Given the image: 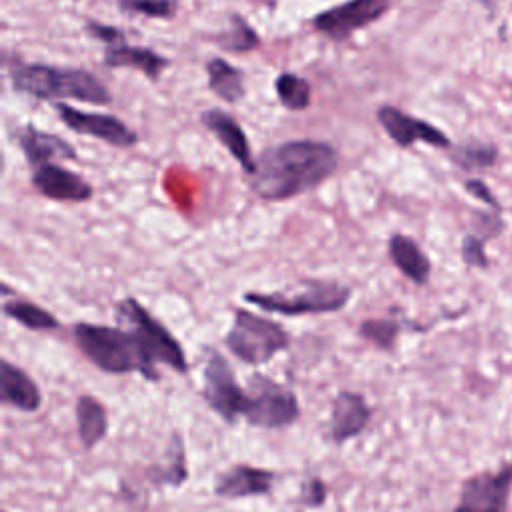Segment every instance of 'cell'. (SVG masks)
I'll return each mask as SVG.
<instances>
[{
  "label": "cell",
  "mask_w": 512,
  "mask_h": 512,
  "mask_svg": "<svg viewBox=\"0 0 512 512\" xmlns=\"http://www.w3.org/2000/svg\"><path fill=\"white\" fill-rule=\"evenodd\" d=\"M118 326L76 322L72 338L82 356L106 374H138L160 380L158 364L178 374L188 372V358L178 338L136 298L116 302Z\"/></svg>",
  "instance_id": "cell-1"
},
{
  "label": "cell",
  "mask_w": 512,
  "mask_h": 512,
  "mask_svg": "<svg viewBox=\"0 0 512 512\" xmlns=\"http://www.w3.org/2000/svg\"><path fill=\"white\" fill-rule=\"evenodd\" d=\"M338 150L324 140L298 138L264 148L248 176L250 190L268 202L292 200L336 174Z\"/></svg>",
  "instance_id": "cell-2"
},
{
  "label": "cell",
  "mask_w": 512,
  "mask_h": 512,
  "mask_svg": "<svg viewBox=\"0 0 512 512\" xmlns=\"http://www.w3.org/2000/svg\"><path fill=\"white\" fill-rule=\"evenodd\" d=\"M8 80L14 92L36 100H78L96 106H106L112 102V94L106 84L84 68L54 66L44 62H16L8 70Z\"/></svg>",
  "instance_id": "cell-3"
},
{
  "label": "cell",
  "mask_w": 512,
  "mask_h": 512,
  "mask_svg": "<svg viewBox=\"0 0 512 512\" xmlns=\"http://www.w3.org/2000/svg\"><path fill=\"white\" fill-rule=\"evenodd\" d=\"M244 302L256 308L282 316H310L330 314L342 310L350 298L352 288L336 280L302 278L282 290L274 292H244Z\"/></svg>",
  "instance_id": "cell-4"
},
{
  "label": "cell",
  "mask_w": 512,
  "mask_h": 512,
  "mask_svg": "<svg viewBox=\"0 0 512 512\" xmlns=\"http://www.w3.org/2000/svg\"><path fill=\"white\" fill-rule=\"evenodd\" d=\"M224 346L240 362L262 366L290 346V334L272 318L236 308L232 326L224 336Z\"/></svg>",
  "instance_id": "cell-5"
},
{
  "label": "cell",
  "mask_w": 512,
  "mask_h": 512,
  "mask_svg": "<svg viewBox=\"0 0 512 512\" xmlns=\"http://www.w3.org/2000/svg\"><path fill=\"white\" fill-rule=\"evenodd\" d=\"M248 408L244 422L262 430H282L300 418V402L292 388L256 372L248 378Z\"/></svg>",
  "instance_id": "cell-6"
},
{
  "label": "cell",
  "mask_w": 512,
  "mask_h": 512,
  "mask_svg": "<svg viewBox=\"0 0 512 512\" xmlns=\"http://www.w3.org/2000/svg\"><path fill=\"white\" fill-rule=\"evenodd\" d=\"M202 398L224 422L234 424L240 418L244 420L248 392L240 386L230 362L216 348L206 350V362L202 368Z\"/></svg>",
  "instance_id": "cell-7"
},
{
  "label": "cell",
  "mask_w": 512,
  "mask_h": 512,
  "mask_svg": "<svg viewBox=\"0 0 512 512\" xmlns=\"http://www.w3.org/2000/svg\"><path fill=\"white\" fill-rule=\"evenodd\" d=\"M392 0H344L312 16V28L332 42H344L388 14Z\"/></svg>",
  "instance_id": "cell-8"
},
{
  "label": "cell",
  "mask_w": 512,
  "mask_h": 512,
  "mask_svg": "<svg viewBox=\"0 0 512 512\" xmlns=\"http://www.w3.org/2000/svg\"><path fill=\"white\" fill-rule=\"evenodd\" d=\"M54 110H56L60 122L68 130H72L76 134L96 138V140H102L110 146L132 148L140 140L136 130H132L126 122H122L114 114L88 112V110H80V108H74V106L64 104V102H54Z\"/></svg>",
  "instance_id": "cell-9"
},
{
  "label": "cell",
  "mask_w": 512,
  "mask_h": 512,
  "mask_svg": "<svg viewBox=\"0 0 512 512\" xmlns=\"http://www.w3.org/2000/svg\"><path fill=\"white\" fill-rule=\"evenodd\" d=\"M512 492V464L464 480L454 512H506Z\"/></svg>",
  "instance_id": "cell-10"
},
{
  "label": "cell",
  "mask_w": 512,
  "mask_h": 512,
  "mask_svg": "<svg viewBox=\"0 0 512 512\" xmlns=\"http://www.w3.org/2000/svg\"><path fill=\"white\" fill-rule=\"evenodd\" d=\"M376 120L386 130L390 140L400 148H410L416 142H424L436 148H450V138L440 128L392 104H382L376 110Z\"/></svg>",
  "instance_id": "cell-11"
},
{
  "label": "cell",
  "mask_w": 512,
  "mask_h": 512,
  "mask_svg": "<svg viewBox=\"0 0 512 512\" xmlns=\"http://www.w3.org/2000/svg\"><path fill=\"white\" fill-rule=\"evenodd\" d=\"M30 184L40 196L54 202L80 204L88 202L94 196V188L84 176L62 168L56 162L34 168L30 174Z\"/></svg>",
  "instance_id": "cell-12"
},
{
  "label": "cell",
  "mask_w": 512,
  "mask_h": 512,
  "mask_svg": "<svg viewBox=\"0 0 512 512\" xmlns=\"http://www.w3.org/2000/svg\"><path fill=\"white\" fill-rule=\"evenodd\" d=\"M372 418V406L354 390H340L332 400L328 438L340 446L352 438H358Z\"/></svg>",
  "instance_id": "cell-13"
},
{
  "label": "cell",
  "mask_w": 512,
  "mask_h": 512,
  "mask_svg": "<svg viewBox=\"0 0 512 512\" xmlns=\"http://www.w3.org/2000/svg\"><path fill=\"white\" fill-rule=\"evenodd\" d=\"M276 474L262 466L238 462L228 470L220 472L214 482V494L226 500H242L266 496L272 492Z\"/></svg>",
  "instance_id": "cell-14"
},
{
  "label": "cell",
  "mask_w": 512,
  "mask_h": 512,
  "mask_svg": "<svg viewBox=\"0 0 512 512\" xmlns=\"http://www.w3.org/2000/svg\"><path fill=\"white\" fill-rule=\"evenodd\" d=\"M200 122L206 130H210L216 136V140L228 150V154L250 176L256 168V158L252 156L250 140H248L244 128L238 124V120L220 108H208L200 114Z\"/></svg>",
  "instance_id": "cell-15"
},
{
  "label": "cell",
  "mask_w": 512,
  "mask_h": 512,
  "mask_svg": "<svg viewBox=\"0 0 512 512\" xmlns=\"http://www.w3.org/2000/svg\"><path fill=\"white\" fill-rule=\"evenodd\" d=\"M16 142L32 170L56 160L78 158L76 148L66 138L54 132H46L34 124H24L16 134Z\"/></svg>",
  "instance_id": "cell-16"
},
{
  "label": "cell",
  "mask_w": 512,
  "mask_h": 512,
  "mask_svg": "<svg viewBox=\"0 0 512 512\" xmlns=\"http://www.w3.org/2000/svg\"><path fill=\"white\" fill-rule=\"evenodd\" d=\"M0 402L26 414H34L42 406V392L34 378L6 358L0 360Z\"/></svg>",
  "instance_id": "cell-17"
},
{
  "label": "cell",
  "mask_w": 512,
  "mask_h": 512,
  "mask_svg": "<svg viewBox=\"0 0 512 512\" xmlns=\"http://www.w3.org/2000/svg\"><path fill=\"white\" fill-rule=\"evenodd\" d=\"M102 64L106 68H132L144 74L148 80H158L162 72L172 64V60L148 46H134L124 42L106 46Z\"/></svg>",
  "instance_id": "cell-18"
},
{
  "label": "cell",
  "mask_w": 512,
  "mask_h": 512,
  "mask_svg": "<svg viewBox=\"0 0 512 512\" xmlns=\"http://www.w3.org/2000/svg\"><path fill=\"white\" fill-rule=\"evenodd\" d=\"M388 256L392 264L414 284L424 286L430 278L432 264L418 242L402 232H396L388 238Z\"/></svg>",
  "instance_id": "cell-19"
},
{
  "label": "cell",
  "mask_w": 512,
  "mask_h": 512,
  "mask_svg": "<svg viewBox=\"0 0 512 512\" xmlns=\"http://www.w3.org/2000/svg\"><path fill=\"white\" fill-rule=\"evenodd\" d=\"M76 414V432L86 450H94L106 436L110 428L106 406L100 398L92 394H80L74 406Z\"/></svg>",
  "instance_id": "cell-20"
},
{
  "label": "cell",
  "mask_w": 512,
  "mask_h": 512,
  "mask_svg": "<svg viewBox=\"0 0 512 512\" xmlns=\"http://www.w3.org/2000/svg\"><path fill=\"white\" fill-rule=\"evenodd\" d=\"M188 464H186V448L184 438L178 430L172 432L164 456L158 464L150 466L148 480L154 486H182L188 480Z\"/></svg>",
  "instance_id": "cell-21"
},
{
  "label": "cell",
  "mask_w": 512,
  "mask_h": 512,
  "mask_svg": "<svg viewBox=\"0 0 512 512\" xmlns=\"http://www.w3.org/2000/svg\"><path fill=\"white\" fill-rule=\"evenodd\" d=\"M206 76L210 92L228 104H238L246 96L244 72L226 58L214 56L206 62Z\"/></svg>",
  "instance_id": "cell-22"
},
{
  "label": "cell",
  "mask_w": 512,
  "mask_h": 512,
  "mask_svg": "<svg viewBox=\"0 0 512 512\" xmlns=\"http://www.w3.org/2000/svg\"><path fill=\"white\" fill-rule=\"evenodd\" d=\"M212 42L224 52L248 54L262 44V38L242 14L232 12L228 16V28L220 30Z\"/></svg>",
  "instance_id": "cell-23"
},
{
  "label": "cell",
  "mask_w": 512,
  "mask_h": 512,
  "mask_svg": "<svg viewBox=\"0 0 512 512\" xmlns=\"http://www.w3.org/2000/svg\"><path fill=\"white\" fill-rule=\"evenodd\" d=\"M2 314L20 326L34 330V332H50L60 328V320L46 308H42L36 302L22 300V298H12L4 300L2 304Z\"/></svg>",
  "instance_id": "cell-24"
},
{
  "label": "cell",
  "mask_w": 512,
  "mask_h": 512,
  "mask_svg": "<svg viewBox=\"0 0 512 512\" xmlns=\"http://www.w3.org/2000/svg\"><path fill=\"white\" fill-rule=\"evenodd\" d=\"M276 98L290 112L306 110L312 102V86L306 78L294 72H280L274 80Z\"/></svg>",
  "instance_id": "cell-25"
},
{
  "label": "cell",
  "mask_w": 512,
  "mask_h": 512,
  "mask_svg": "<svg viewBox=\"0 0 512 512\" xmlns=\"http://www.w3.org/2000/svg\"><path fill=\"white\" fill-rule=\"evenodd\" d=\"M358 334L378 350H392L400 334V322L392 318H366L360 322Z\"/></svg>",
  "instance_id": "cell-26"
},
{
  "label": "cell",
  "mask_w": 512,
  "mask_h": 512,
  "mask_svg": "<svg viewBox=\"0 0 512 512\" xmlns=\"http://www.w3.org/2000/svg\"><path fill=\"white\" fill-rule=\"evenodd\" d=\"M498 150L492 144H480V142H468L458 146L452 152V160L462 168V170H482L488 168L496 162Z\"/></svg>",
  "instance_id": "cell-27"
},
{
  "label": "cell",
  "mask_w": 512,
  "mask_h": 512,
  "mask_svg": "<svg viewBox=\"0 0 512 512\" xmlns=\"http://www.w3.org/2000/svg\"><path fill=\"white\" fill-rule=\"evenodd\" d=\"M116 4L124 14H138L158 20H168L178 10L176 0H116Z\"/></svg>",
  "instance_id": "cell-28"
},
{
  "label": "cell",
  "mask_w": 512,
  "mask_h": 512,
  "mask_svg": "<svg viewBox=\"0 0 512 512\" xmlns=\"http://www.w3.org/2000/svg\"><path fill=\"white\" fill-rule=\"evenodd\" d=\"M84 30L86 34L92 38V40H98L106 46H116V44H124L126 42V32L118 26H112V24H106V22H100V20H86L84 24Z\"/></svg>",
  "instance_id": "cell-29"
},
{
  "label": "cell",
  "mask_w": 512,
  "mask_h": 512,
  "mask_svg": "<svg viewBox=\"0 0 512 512\" xmlns=\"http://www.w3.org/2000/svg\"><path fill=\"white\" fill-rule=\"evenodd\" d=\"M462 258L468 266H478V268L488 266V256L484 252V242L474 234L464 236V240H462Z\"/></svg>",
  "instance_id": "cell-30"
},
{
  "label": "cell",
  "mask_w": 512,
  "mask_h": 512,
  "mask_svg": "<svg viewBox=\"0 0 512 512\" xmlns=\"http://www.w3.org/2000/svg\"><path fill=\"white\" fill-rule=\"evenodd\" d=\"M326 484L322 478H310L302 488V504L308 508H318L326 502Z\"/></svg>",
  "instance_id": "cell-31"
},
{
  "label": "cell",
  "mask_w": 512,
  "mask_h": 512,
  "mask_svg": "<svg viewBox=\"0 0 512 512\" xmlns=\"http://www.w3.org/2000/svg\"><path fill=\"white\" fill-rule=\"evenodd\" d=\"M466 190L472 194V196H476L478 200H482V202H486L488 206H492V208H496V210H500V204H498V200H496V196L490 192V188L484 184V182H480V180H466Z\"/></svg>",
  "instance_id": "cell-32"
},
{
  "label": "cell",
  "mask_w": 512,
  "mask_h": 512,
  "mask_svg": "<svg viewBox=\"0 0 512 512\" xmlns=\"http://www.w3.org/2000/svg\"><path fill=\"white\" fill-rule=\"evenodd\" d=\"M4 512H6V510H4Z\"/></svg>",
  "instance_id": "cell-33"
}]
</instances>
